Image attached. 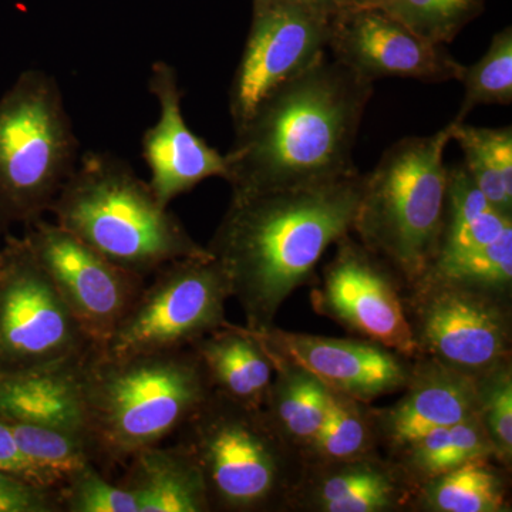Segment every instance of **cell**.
<instances>
[{"mask_svg": "<svg viewBox=\"0 0 512 512\" xmlns=\"http://www.w3.org/2000/svg\"><path fill=\"white\" fill-rule=\"evenodd\" d=\"M359 171L320 183L231 195L207 245L224 269L247 328L274 326L296 289L311 281L320 259L352 232L362 195Z\"/></svg>", "mask_w": 512, "mask_h": 512, "instance_id": "obj_1", "label": "cell"}, {"mask_svg": "<svg viewBox=\"0 0 512 512\" xmlns=\"http://www.w3.org/2000/svg\"><path fill=\"white\" fill-rule=\"evenodd\" d=\"M373 83L322 56L282 86L235 133L225 154L232 195L279 190L356 173L353 147Z\"/></svg>", "mask_w": 512, "mask_h": 512, "instance_id": "obj_2", "label": "cell"}, {"mask_svg": "<svg viewBox=\"0 0 512 512\" xmlns=\"http://www.w3.org/2000/svg\"><path fill=\"white\" fill-rule=\"evenodd\" d=\"M212 392L192 348L124 357L92 350L83 363L82 404L94 461L127 463L163 443Z\"/></svg>", "mask_w": 512, "mask_h": 512, "instance_id": "obj_3", "label": "cell"}, {"mask_svg": "<svg viewBox=\"0 0 512 512\" xmlns=\"http://www.w3.org/2000/svg\"><path fill=\"white\" fill-rule=\"evenodd\" d=\"M50 212L57 225L144 279L178 259L210 255L158 201L150 183L113 154H84Z\"/></svg>", "mask_w": 512, "mask_h": 512, "instance_id": "obj_4", "label": "cell"}, {"mask_svg": "<svg viewBox=\"0 0 512 512\" xmlns=\"http://www.w3.org/2000/svg\"><path fill=\"white\" fill-rule=\"evenodd\" d=\"M450 141L448 126L430 136L404 137L363 175L352 234L393 269L404 288L423 278L439 247Z\"/></svg>", "mask_w": 512, "mask_h": 512, "instance_id": "obj_5", "label": "cell"}, {"mask_svg": "<svg viewBox=\"0 0 512 512\" xmlns=\"http://www.w3.org/2000/svg\"><path fill=\"white\" fill-rule=\"evenodd\" d=\"M180 431L201 468L211 511H288L305 458L265 407L214 390Z\"/></svg>", "mask_w": 512, "mask_h": 512, "instance_id": "obj_6", "label": "cell"}, {"mask_svg": "<svg viewBox=\"0 0 512 512\" xmlns=\"http://www.w3.org/2000/svg\"><path fill=\"white\" fill-rule=\"evenodd\" d=\"M79 141L55 77L28 70L0 97V234L43 218L76 168Z\"/></svg>", "mask_w": 512, "mask_h": 512, "instance_id": "obj_7", "label": "cell"}, {"mask_svg": "<svg viewBox=\"0 0 512 512\" xmlns=\"http://www.w3.org/2000/svg\"><path fill=\"white\" fill-rule=\"evenodd\" d=\"M231 285L214 256H195L158 269L143 286L100 355L124 357L191 348L227 325ZM96 352V350H94Z\"/></svg>", "mask_w": 512, "mask_h": 512, "instance_id": "obj_8", "label": "cell"}, {"mask_svg": "<svg viewBox=\"0 0 512 512\" xmlns=\"http://www.w3.org/2000/svg\"><path fill=\"white\" fill-rule=\"evenodd\" d=\"M406 291L419 356L474 379L511 360L510 298L427 279Z\"/></svg>", "mask_w": 512, "mask_h": 512, "instance_id": "obj_9", "label": "cell"}, {"mask_svg": "<svg viewBox=\"0 0 512 512\" xmlns=\"http://www.w3.org/2000/svg\"><path fill=\"white\" fill-rule=\"evenodd\" d=\"M0 265V366L33 369L93 348L22 237L6 235Z\"/></svg>", "mask_w": 512, "mask_h": 512, "instance_id": "obj_10", "label": "cell"}, {"mask_svg": "<svg viewBox=\"0 0 512 512\" xmlns=\"http://www.w3.org/2000/svg\"><path fill=\"white\" fill-rule=\"evenodd\" d=\"M333 13L288 0H254L251 28L229 89L235 133L272 94L326 55Z\"/></svg>", "mask_w": 512, "mask_h": 512, "instance_id": "obj_11", "label": "cell"}, {"mask_svg": "<svg viewBox=\"0 0 512 512\" xmlns=\"http://www.w3.org/2000/svg\"><path fill=\"white\" fill-rule=\"evenodd\" d=\"M335 247L323 268L319 288L312 292L315 311L360 339L416 359L419 348L407 318L399 276L353 238L352 232Z\"/></svg>", "mask_w": 512, "mask_h": 512, "instance_id": "obj_12", "label": "cell"}, {"mask_svg": "<svg viewBox=\"0 0 512 512\" xmlns=\"http://www.w3.org/2000/svg\"><path fill=\"white\" fill-rule=\"evenodd\" d=\"M22 238L93 350L100 352L136 301L144 278L113 264L56 222L40 218Z\"/></svg>", "mask_w": 512, "mask_h": 512, "instance_id": "obj_13", "label": "cell"}, {"mask_svg": "<svg viewBox=\"0 0 512 512\" xmlns=\"http://www.w3.org/2000/svg\"><path fill=\"white\" fill-rule=\"evenodd\" d=\"M328 49L336 62L372 83L383 77L450 82L463 67L447 46L423 39L369 3L333 13Z\"/></svg>", "mask_w": 512, "mask_h": 512, "instance_id": "obj_14", "label": "cell"}, {"mask_svg": "<svg viewBox=\"0 0 512 512\" xmlns=\"http://www.w3.org/2000/svg\"><path fill=\"white\" fill-rule=\"evenodd\" d=\"M249 330L269 353L303 367L330 392L359 402L370 404L380 397L402 392L412 376L414 359L370 340L328 338L275 325Z\"/></svg>", "mask_w": 512, "mask_h": 512, "instance_id": "obj_15", "label": "cell"}, {"mask_svg": "<svg viewBox=\"0 0 512 512\" xmlns=\"http://www.w3.org/2000/svg\"><path fill=\"white\" fill-rule=\"evenodd\" d=\"M150 92L160 107V116L143 136V157L150 170V183L161 204L191 191L212 177L225 178L227 157L197 136L185 123L177 72L167 62L151 67Z\"/></svg>", "mask_w": 512, "mask_h": 512, "instance_id": "obj_16", "label": "cell"}, {"mask_svg": "<svg viewBox=\"0 0 512 512\" xmlns=\"http://www.w3.org/2000/svg\"><path fill=\"white\" fill-rule=\"evenodd\" d=\"M417 487L397 461L379 453L306 464L288 511H399L413 507Z\"/></svg>", "mask_w": 512, "mask_h": 512, "instance_id": "obj_17", "label": "cell"}, {"mask_svg": "<svg viewBox=\"0 0 512 512\" xmlns=\"http://www.w3.org/2000/svg\"><path fill=\"white\" fill-rule=\"evenodd\" d=\"M402 392L393 406L375 409L379 444L390 457L431 430L480 414L477 380L430 357L414 359Z\"/></svg>", "mask_w": 512, "mask_h": 512, "instance_id": "obj_18", "label": "cell"}, {"mask_svg": "<svg viewBox=\"0 0 512 512\" xmlns=\"http://www.w3.org/2000/svg\"><path fill=\"white\" fill-rule=\"evenodd\" d=\"M86 357L33 369L0 366V419L52 424L86 433L82 404Z\"/></svg>", "mask_w": 512, "mask_h": 512, "instance_id": "obj_19", "label": "cell"}, {"mask_svg": "<svg viewBox=\"0 0 512 512\" xmlns=\"http://www.w3.org/2000/svg\"><path fill=\"white\" fill-rule=\"evenodd\" d=\"M127 463L120 485L137 498L138 512L211 511L201 468L180 441L170 447L144 448Z\"/></svg>", "mask_w": 512, "mask_h": 512, "instance_id": "obj_20", "label": "cell"}, {"mask_svg": "<svg viewBox=\"0 0 512 512\" xmlns=\"http://www.w3.org/2000/svg\"><path fill=\"white\" fill-rule=\"evenodd\" d=\"M215 392L248 406L264 407L274 366L247 326L227 323L191 346Z\"/></svg>", "mask_w": 512, "mask_h": 512, "instance_id": "obj_21", "label": "cell"}, {"mask_svg": "<svg viewBox=\"0 0 512 512\" xmlns=\"http://www.w3.org/2000/svg\"><path fill=\"white\" fill-rule=\"evenodd\" d=\"M265 352L274 366V379L264 407L285 439L303 456L328 417L330 390L303 367Z\"/></svg>", "mask_w": 512, "mask_h": 512, "instance_id": "obj_22", "label": "cell"}, {"mask_svg": "<svg viewBox=\"0 0 512 512\" xmlns=\"http://www.w3.org/2000/svg\"><path fill=\"white\" fill-rule=\"evenodd\" d=\"M507 470L494 458H476L417 487L413 510L429 512L510 511Z\"/></svg>", "mask_w": 512, "mask_h": 512, "instance_id": "obj_23", "label": "cell"}, {"mask_svg": "<svg viewBox=\"0 0 512 512\" xmlns=\"http://www.w3.org/2000/svg\"><path fill=\"white\" fill-rule=\"evenodd\" d=\"M511 229L512 215L484 197L464 165L448 170L443 229L433 262L485 247Z\"/></svg>", "mask_w": 512, "mask_h": 512, "instance_id": "obj_24", "label": "cell"}, {"mask_svg": "<svg viewBox=\"0 0 512 512\" xmlns=\"http://www.w3.org/2000/svg\"><path fill=\"white\" fill-rule=\"evenodd\" d=\"M390 458L397 461L417 485L476 458L495 460L494 447L480 414L431 430Z\"/></svg>", "mask_w": 512, "mask_h": 512, "instance_id": "obj_25", "label": "cell"}, {"mask_svg": "<svg viewBox=\"0 0 512 512\" xmlns=\"http://www.w3.org/2000/svg\"><path fill=\"white\" fill-rule=\"evenodd\" d=\"M451 141L464 154V168L491 204L512 215V128L476 127L451 121Z\"/></svg>", "mask_w": 512, "mask_h": 512, "instance_id": "obj_26", "label": "cell"}, {"mask_svg": "<svg viewBox=\"0 0 512 512\" xmlns=\"http://www.w3.org/2000/svg\"><path fill=\"white\" fill-rule=\"evenodd\" d=\"M375 409L345 394L330 392L325 424L305 451L306 464L332 463L379 453Z\"/></svg>", "mask_w": 512, "mask_h": 512, "instance_id": "obj_27", "label": "cell"}, {"mask_svg": "<svg viewBox=\"0 0 512 512\" xmlns=\"http://www.w3.org/2000/svg\"><path fill=\"white\" fill-rule=\"evenodd\" d=\"M3 421L15 437L23 456L62 485L80 468L90 463L96 464L89 437L83 430L52 424Z\"/></svg>", "mask_w": 512, "mask_h": 512, "instance_id": "obj_28", "label": "cell"}, {"mask_svg": "<svg viewBox=\"0 0 512 512\" xmlns=\"http://www.w3.org/2000/svg\"><path fill=\"white\" fill-rule=\"evenodd\" d=\"M423 279L447 282L510 298L512 286V229L485 247L437 259Z\"/></svg>", "mask_w": 512, "mask_h": 512, "instance_id": "obj_29", "label": "cell"}, {"mask_svg": "<svg viewBox=\"0 0 512 512\" xmlns=\"http://www.w3.org/2000/svg\"><path fill=\"white\" fill-rule=\"evenodd\" d=\"M464 99L454 121H464L478 106L512 104V28L495 33L487 52L478 62L461 67L457 77Z\"/></svg>", "mask_w": 512, "mask_h": 512, "instance_id": "obj_30", "label": "cell"}, {"mask_svg": "<svg viewBox=\"0 0 512 512\" xmlns=\"http://www.w3.org/2000/svg\"><path fill=\"white\" fill-rule=\"evenodd\" d=\"M487 0H367L436 45L447 46L484 12Z\"/></svg>", "mask_w": 512, "mask_h": 512, "instance_id": "obj_31", "label": "cell"}, {"mask_svg": "<svg viewBox=\"0 0 512 512\" xmlns=\"http://www.w3.org/2000/svg\"><path fill=\"white\" fill-rule=\"evenodd\" d=\"M478 413L494 447L497 463L512 464V363L494 367L477 377Z\"/></svg>", "mask_w": 512, "mask_h": 512, "instance_id": "obj_32", "label": "cell"}, {"mask_svg": "<svg viewBox=\"0 0 512 512\" xmlns=\"http://www.w3.org/2000/svg\"><path fill=\"white\" fill-rule=\"evenodd\" d=\"M62 510L67 512H138L140 504L123 485L110 483L90 463L60 487Z\"/></svg>", "mask_w": 512, "mask_h": 512, "instance_id": "obj_33", "label": "cell"}, {"mask_svg": "<svg viewBox=\"0 0 512 512\" xmlns=\"http://www.w3.org/2000/svg\"><path fill=\"white\" fill-rule=\"evenodd\" d=\"M60 488L40 487L0 468V512H62Z\"/></svg>", "mask_w": 512, "mask_h": 512, "instance_id": "obj_34", "label": "cell"}, {"mask_svg": "<svg viewBox=\"0 0 512 512\" xmlns=\"http://www.w3.org/2000/svg\"><path fill=\"white\" fill-rule=\"evenodd\" d=\"M0 468L40 487H62L55 477L39 470L28 457L23 456L15 437L3 420H0Z\"/></svg>", "mask_w": 512, "mask_h": 512, "instance_id": "obj_35", "label": "cell"}, {"mask_svg": "<svg viewBox=\"0 0 512 512\" xmlns=\"http://www.w3.org/2000/svg\"><path fill=\"white\" fill-rule=\"evenodd\" d=\"M288 2L303 3V5L316 6V8L330 10V12H338L339 9L365 3V0H288Z\"/></svg>", "mask_w": 512, "mask_h": 512, "instance_id": "obj_36", "label": "cell"}, {"mask_svg": "<svg viewBox=\"0 0 512 512\" xmlns=\"http://www.w3.org/2000/svg\"><path fill=\"white\" fill-rule=\"evenodd\" d=\"M0 265H2V251H0Z\"/></svg>", "mask_w": 512, "mask_h": 512, "instance_id": "obj_37", "label": "cell"}, {"mask_svg": "<svg viewBox=\"0 0 512 512\" xmlns=\"http://www.w3.org/2000/svg\"><path fill=\"white\" fill-rule=\"evenodd\" d=\"M367 2V0H365V3Z\"/></svg>", "mask_w": 512, "mask_h": 512, "instance_id": "obj_38", "label": "cell"}]
</instances>
